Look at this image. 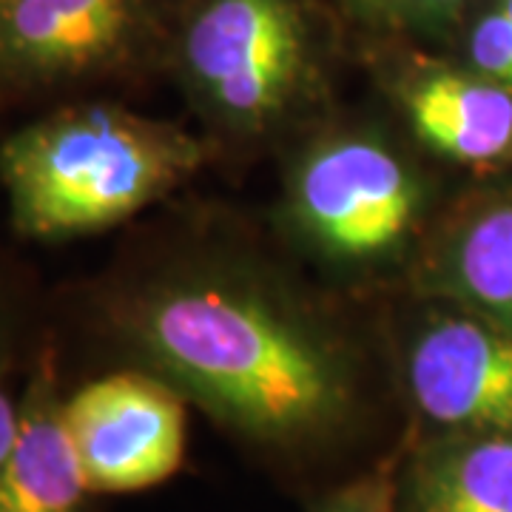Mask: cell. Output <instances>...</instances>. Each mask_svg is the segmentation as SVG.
Returning a JSON list of instances; mask_svg holds the SVG:
<instances>
[{"label": "cell", "mask_w": 512, "mask_h": 512, "mask_svg": "<svg viewBox=\"0 0 512 512\" xmlns=\"http://www.w3.org/2000/svg\"><path fill=\"white\" fill-rule=\"evenodd\" d=\"M86 322L214 419L265 444L339 430L356 362L339 328L271 276L239 265H165L106 276Z\"/></svg>", "instance_id": "obj_1"}, {"label": "cell", "mask_w": 512, "mask_h": 512, "mask_svg": "<svg viewBox=\"0 0 512 512\" xmlns=\"http://www.w3.org/2000/svg\"><path fill=\"white\" fill-rule=\"evenodd\" d=\"M174 123L117 103H63L0 143V185L18 237L66 242L131 220L202 163Z\"/></svg>", "instance_id": "obj_2"}, {"label": "cell", "mask_w": 512, "mask_h": 512, "mask_svg": "<svg viewBox=\"0 0 512 512\" xmlns=\"http://www.w3.org/2000/svg\"><path fill=\"white\" fill-rule=\"evenodd\" d=\"M330 0H174L168 57L228 131L285 123L322 86Z\"/></svg>", "instance_id": "obj_3"}, {"label": "cell", "mask_w": 512, "mask_h": 512, "mask_svg": "<svg viewBox=\"0 0 512 512\" xmlns=\"http://www.w3.org/2000/svg\"><path fill=\"white\" fill-rule=\"evenodd\" d=\"M424 214V174L370 128L316 137L293 160L282 200L293 239L342 271L393 265L419 237Z\"/></svg>", "instance_id": "obj_4"}, {"label": "cell", "mask_w": 512, "mask_h": 512, "mask_svg": "<svg viewBox=\"0 0 512 512\" xmlns=\"http://www.w3.org/2000/svg\"><path fill=\"white\" fill-rule=\"evenodd\" d=\"M174 0H0V103L126 80L168 55Z\"/></svg>", "instance_id": "obj_5"}, {"label": "cell", "mask_w": 512, "mask_h": 512, "mask_svg": "<svg viewBox=\"0 0 512 512\" xmlns=\"http://www.w3.org/2000/svg\"><path fill=\"white\" fill-rule=\"evenodd\" d=\"M63 410L92 493H140L183 464V393L151 370L94 376L66 393Z\"/></svg>", "instance_id": "obj_6"}, {"label": "cell", "mask_w": 512, "mask_h": 512, "mask_svg": "<svg viewBox=\"0 0 512 512\" xmlns=\"http://www.w3.org/2000/svg\"><path fill=\"white\" fill-rule=\"evenodd\" d=\"M421 413L456 433L512 430V333L476 313H433L407 348Z\"/></svg>", "instance_id": "obj_7"}, {"label": "cell", "mask_w": 512, "mask_h": 512, "mask_svg": "<svg viewBox=\"0 0 512 512\" xmlns=\"http://www.w3.org/2000/svg\"><path fill=\"white\" fill-rule=\"evenodd\" d=\"M393 77V97L413 134L430 151L467 165L512 154V89L478 69L407 57Z\"/></svg>", "instance_id": "obj_8"}, {"label": "cell", "mask_w": 512, "mask_h": 512, "mask_svg": "<svg viewBox=\"0 0 512 512\" xmlns=\"http://www.w3.org/2000/svg\"><path fill=\"white\" fill-rule=\"evenodd\" d=\"M52 342H40L18 399V433L0 470V512H86L92 487L66 424Z\"/></svg>", "instance_id": "obj_9"}, {"label": "cell", "mask_w": 512, "mask_h": 512, "mask_svg": "<svg viewBox=\"0 0 512 512\" xmlns=\"http://www.w3.org/2000/svg\"><path fill=\"white\" fill-rule=\"evenodd\" d=\"M416 279L424 293L512 333V200L456 217L427 248Z\"/></svg>", "instance_id": "obj_10"}, {"label": "cell", "mask_w": 512, "mask_h": 512, "mask_svg": "<svg viewBox=\"0 0 512 512\" xmlns=\"http://www.w3.org/2000/svg\"><path fill=\"white\" fill-rule=\"evenodd\" d=\"M407 512H512V430L458 433L410 464Z\"/></svg>", "instance_id": "obj_11"}, {"label": "cell", "mask_w": 512, "mask_h": 512, "mask_svg": "<svg viewBox=\"0 0 512 512\" xmlns=\"http://www.w3.org/2000/svg\"><path fill=\"white\" fill-rule=\"evenodd\" d=\"M350 23L376 35H427L458 18L473 0H330Z\"/></svg>", "instance_id": "obj_12"}, {"label": "cell", "mask_w": 512, "mask_h": 512, "mask_svg": "<svg viewBox=\"0 0 512 512\" xmlns=\"http://www.w3.org/2000/svg\"><path fill=\"white\" fill-rule=\"evenodd\" d=\"M470 66L512 89V20L493 6L473 23L467 37Z\"/></svg>", "instance_id": "obj_13"}, {"label": "cell", "mask_w": 512, "mask_h": 512, "mask_svg": "<svg viewBox=\"0 0 512 512\" xmlns=\"http://www.w3.org/2000/svg\"><path fill=\"white\" fill-rule=\"evenodd\" d=\"M313 512H399V487L387 470L365 473L325 495Z\"/></svg>", "instance_id": "obj_14"}, {"label": "cell", "mask_w": 512, "mask_h": 512, "mask_svg": "<svg viewBox=\"0 0 512 512\" xmlns=\"http://www.w3.org/2000/svg\"><path fill=\"white\" fill-rule=\"evenodd\" d=\"M23 325H26V311L18 293V282L0 262V359H18Z\"/></svg>", "instance_id": "obj_15"}, {"label": "cell", "mask_w": 512, "mask_h": 512, "mask_svg": "<svg viewBox=\"0 0 512 512\" xmlns=\"http://www.w3.org/2000/svg\"><path fill=\"white\" fill-rule=\"evenodd\" d=\"M18 359H0V470L6 464V456L12 450V441L18 433V399L9 393L6 376Z\"/></svg>", "instance_id": "obj_16"}, {"label": "cell", "mask_w": 512, "mask_h": 512, "mask_svg": "<svg viewBox=\"0 0 512 512\" xmlns=\"http://www.w3.org/2000/svg\"><path fill=\"white\" fill-rule=\"evenodd\" d=\"M495 6H498V9H501V12H504V15L512 20V0H498Z\"/></svg>", "instance_id": "obj_17"}]
</instances>
